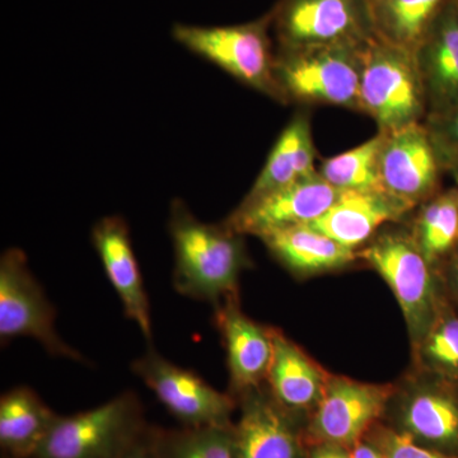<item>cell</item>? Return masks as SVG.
<instances>
[{
  "instance_id": "obj_1",
  "label": "cell",
  "mask_w": 458,
  "mask_h": 458,
  "mask_svg": "<svg viewBox=\"0 0 458 458\" xmlns=\"http://www.w3.org/2000/svg\"><path fill=\"white\" fill-rule=\"evenodd\" d=\"M168 231L174 243L177 293L212 303L240 295V278L251 267L245 240L221 225L199 221L180 199L171 203Z\"/></svg>"
},
{
  "instance_id": "obj_2",
  "label": "cell",
  "mask_w": 458,
  "mask_h": 458,
  "mask_svg": "<svg viewBox=\"0 0 458 458\" xmlns=\"http://www.w3.org/2000/svg\"><path fill=\"white\" fill-rule=\"evenodd\" d=\"M358 256L390 286L415 348L448 301L441 274L421 254L408 227L386 225Z\"/></svg>"
},
{
  "instance_id": "obj_3",
  "label": "cell",
  "mask_w": 458,
  "mask_h": 458,
  "mask_svg": "<svg viewBox=\"0 0 458 458\" xmlns=\"http://www.w3.org/2000/svg\"><path fill=\"white\" fill-rule=\"evenodd\" d=\"M364 45L279 47L274 71L283 104L324 105L360 113Z\"/></svg>"
},
{
  "instance_id": "obj_4",
  "label": "cell",
  "mask_w": 458,
  "mask_h": 458,
  "mask_svg": "<svg viewBox=\"0 0 458 458\" xmlns=\"http://www.w3.org/2000/svg\"><path fill=\"white\" fill-rule=\"evenodd\" d=\"M360 105L379 132L426 122V95L414 53L375 33L363 47Z\"/></svg>"
},
{
  "instance_id": "obj_5",
  "label": "cell",
  "mask_w": 458,
  "mask_h": 458,
  "mask_svg": "<svg viewBox=\"0 0 458 458\" xmlns=\"http://www.w3.org/2000/svg\"><path fill=\"white\" fill-rule=\"evenodd\" d=\"M149 427L140 396L125 391L86 411L57 415L33 458H123Z\"/></svg>"
},
{
  "instance_id": "obj_6",
  "label": "cell",
  "mask_w": 458,
  "mask_h": 458,
  "mask_svg": "<svg viewBox=\"0 0 458 458\" xmlns=\"http://www.w3.org/2000/svg\"><path fill=\"white\" fill-rule=\"evenodd\" d=\"M271 13L255 22L225 27L177 25L172 36L186 49L204 57L238 82L283 104L271 47Z\"/></svg>"
},
{
  "instance_id": "obj_7",
  "label": "cell",
  "mask_w": 458,
  "mask_h": 458,
  "mask_svg": "<svg viewBox=\"0 0 458 458\" xmlns=\"http://www.w3.org/2000/svg\"><path fill=\"white\" fill-rule=\"evenodd\" d=\"M56 311L30 270L25 252L8 249L0 259V340L2 345L31 337L50 355L87 363L80 352L62 339Z\"/></svg>"
},
{
  "instance_id": "obj_8",
  "label": "cell",
  "mask_w": 458,
  "mask_h": 458,
  "mask_svg": "<svg viewBox=\"0 0 458 458\" xmlns=\"http://www.w3.org/2000/svg\"><path fill=\"white\" fill-rule=\"evenodd\" d=\"M385 418L412 441L458 457V384L415 369L396 385Z\"/></svg>"
},
{
  "instance_id": "obj_9",
  "label": "cell",
  "mask_w": 458,
  "mask_h": 458,
  "mask_svg": "<svg viewBox=\"0 0 458 458\" xmlns=\"http://www.w3.org/2000/svg\"><path fill=\"white\" fill-rule=\"evenodd\" d=\"M131 370L153 391L157 399L181 426L189 428L232 427L237 400L221 393L192 370L165 358L153 343L131 364Z\"/></svg>"
},
{
  "instance_id": "obj_10",
  "label": "cell",
  "mask_w": 458,
  "mask_h": 458,
  "mask_svg": "<svg viewBox=\"0 0 458 458\" xmlns=\"http://www.w3.org/2000/svg\"><path fill=\"white\" fill-rule=\"evenodd\" d=\"M394 388L396 385L367 384L330 373L321 400L304 423L307 445L352 448L385 418Z\"/></svg>"
},
{
  "instance_id": "obj_11",
  "label": "cell",
  "mask_w": 458,
  "mask_h": 458,
  "mask_svg": "<svg viewBox=\"0 0 458 458\" xmlns=\"http://www.w3.org/2000/svg\"><path fill=\"white\" fill-rule=\"evenodd\" d=\"M271 25L279 47L361 45L375 35L367 0H283Z\"/></svg>"
},
{
  "instance_id": "obj_12",
  "label": "cell",
  "mask_w": 458,
  "mask_h": 458,
  "mask_svg": "<svg viewBox=\"0 0 458 458\" xmlns=\"http://www.w3.org/2000/svg\"><path fill=\"white\" fill-rule=\"evenodd\" d=\"M339 192L316 171L269 194L243 199L222 223L241 236L261 240L282 229L311 225L335 203Z\"/></svg>"
},
{
  "instance_id": "obj_13",
  "label": "cell",
  "mask_w": 458,
  "mask_h": 458,
  "mask_svg": "<svg viewBox=\"0 0 458 458\" xmlns=\"http://www.w3.org/2000/svg\"><path fill=\"white\" fill-rule=\"evenodd\" d=\"M379 174L385 191L414 208L443 190L447 174L426 123L384 132Z\"/></svg>"
},
{
  "instance_id": "obj_14",
  "label": "cell",
  "mask_w": 458,
  "mask_h": 458,
  "mask_svg": "<svg viewBox=\"0 0 458 458\" xmlns=\"http://www.w3.org/2000/svg\"><path fill=\"white\" fill-rule=\"evenodd\" d=\"M236 400L237 458H309L304 424L274 399L267 384Z\"/></svg>"
},
{
  "instance_id": "obj_15",
  "label": "cell",
  "mask_w": 458,
  "mask_h": 458,
  "mask_svg": "<svg viewBox=\"0 0 458 458\" xmlns=\"http://www.w3.org/2000/svg\"><path fill=\"white\" fill-rule=\"evenodd\" d=\"M229 370V394H240L267 384L274 352V327H262L241 309L240 295L214 306Z\"/></svg>"
},
{
  "instance_id": "obj_16",
  "label": "cell",
  "mask_w": 458,
  "mask_h": 458,
  "mask_svg": "<svg viewBox=\"0 0 458 458\" xmlns=\"http://www.w3.org/2000/svg\"><path fill=\"white\" fill-rule=\"evenodd\" d=\"M90 237L123 313L140 327L147 342L153 343L149 297L132 250L128 223L119 216H105L93 225Z\"/></svg>"
},
{
  "instance_id": "obj_17",
  "label": "cell",
  "mask_w": 458,
  "mask_h": 458,
  "mask_svg": "<svg viewBox=\"0 0 458 458\" xmlns=\"http://www.w3.org/2000/svg\"><path fill=\"white\" fill-rule=\"evenodd\" d=\"M414 209L385 190L340 191L335 203L311 225L343 246L360 251L382 228L403 223Z\"/></svg>"
},
{
  "instance_id": "obj_18",
  "label": "cell",
  "mask_w": 458,
  "mask_h": 458,
  "mask_svg": "<svg viewBox=\"0 0 458 458\" xmlns=\"http://www.w3.org/2000/svg\"><path fill=\"white\" fill-rule=\"evenodd\" d=\"M428 114L458 106V14L448 0L414 50ZM427 114V116H428Z\"/></svg>"
},
{
  "instance_id": "obj_19",
  "label": "cell",
  "mask_w": 458,
  "mask_h": 458,
  "mask_svg": "<svg viewBox=\"0 0 458 458\" xmlns=\"http://www.w3.org/2000/svg\"><path fill=\"white\" fill-rule=\"evenodd\" d=\"M330 373L297 345L274 328V352L267 386L274 399L289 412L304 420L318 406Z\"/></svg>"
},
{
  "instance_id": "obj_20",
  "label": "cell",
  "mask_w": 458,
  "mask_h": 458,
  "mask_svg": "<svg viewBox=\"0 0 458 458\" xmlns=\"http://www.w3.org/2000/svg\"><path fill=\"white\" fill-rule=\"evenodd\" d=\"M271 255L298 278L334 273L351 267L360 259L312 225H297L261 238Z\"/></svg>"
},
{
  "instance_id": "obj_21",
  "label": "cell",
  "mask_w": 458,
  "mask_h": 458,
  "mask_svg": "<svg viewBox=\"0 0 458 458\" xmlns=\"http://www.w3.org/2000/svg\"><path fill=\"white\" fill-rule=\"evenodd\" d=\"M315 161L311 114L300 110L280 132L245 199L262 197L315 174L318 171Z\"/></svg>"
},
{
  "instance_id": "obj_22",
  "label": "cell",
  "mask_w": 458,
  "mask_h": 458,
  "mask_svg": "<svg viewBox=\"0 0 458 458\" xmlns=\"http://www.w3.org/2000/svg\"><path fill=\"white\" fill-rule=\"evenodd\" d=\"M57 415L27 386H18L2 394L0 447L4 458H33Z\"/></svg>"
},
{
  "instance_id": "obj_23",
  "label": "cell",
  "mask_w": 458,
  "mask_h": 458,
  "mask_svg": "<svg viewBox=\"0 0 458 458\" xmlns=\"http://www.w3.org/2000/svg\"><path fill=\"white\" fill-rule=\"evenodd\" d=\"M409 231L424 258L441 271L458 246L457 188L443 189L415 208Z\"/></svg>"
},
{
  "instance_id": "obj_24",
  "label": "cell",
  "mask_w": 458,
  "mask_h": 458,
  "mask_svg": "<svg viewBox=\"0 0 458 458\" xmlns=\"http://www.w3.org/2000/svg\"><path fill=\"white\" fill-rule=\"evenodd\" d=\"M448 0H377L369 5L373 30L382 40L412 51Z\"/></svg>"
},
{
  "instance_id": "obj_25",
  "label": "cell",
  "mask_w": 458,
  "mask_h": 458,
  "mask_svg": "<svg viewBox=\"0 0 458 458\" xmlns=\"http://www.w3.org/2000/svg\"><path fill=\"white\" fill-rule=\"evenodd\" d=\"M157 458H237L236 434L232 427H150Z\"/></svg>"
},
{
  "instance_id": "obj_26",
  "label": "cell",
  "mask_w": 458,
  "mask_h": 458,
  "mask_svg": "<svg viewBox=\"0 0 458 458\" xmlns=\"http://www.w3.org/2000/svg\"><path fill=\"white\" fill-rule=\"evenodd\" d=\"M384 132L346 152L324 159L318 168L322 179L339 191L384 190L379 174V153Z\"/></svg>"
},
{
  "instance_id": "obj_27",
  "label": "cell",
  "mask_w": 458,
  "mask_h": 458,
  "mask_svg": "<svg viewBox=\"0 0 458 458\" xmlns=\"http://www.w3.org/2000/svg\"><path fill=\"white\" fill-rule=\"evenodd\" d=\"M412 352L415 369L458 384V307L450 300Z\"/></svg>"
},
{
  "instance_id": "obj_28",
  "label": "cell",
  "mask_w": 458,
  "mask_h": 458,
  "mask_svg": "<svg viewBox=\"0 0 458 458\" xmlns=\"http://www.w3.org/2000/svg\"><path fill=\"white\" fill-rule=\"evenodd\" d=\"M424 123L436 144L445 174L458 186V106L445 113L428 114Z\"/></svg>"
},
{
  "instance_id": "obj_29",
  "label": "cell",
  "mask_w": 458,
  "mask_h": 458,
  "mask_svg": "<svg viewBox=\"0 0 458 458\" xmlns=\"http://www.w3.org/2000/svg\"><path fill=\"white\" fill-rule=\"evenodd\" d=\"M364 439L372 443L386 458H458L424 447L382 421L370 428Z\"/></svg>"
},
{
  "instance_id": "obj_30",
  "label": "cell",
  "mask_w": 458,
  "mask_h": 458,
  "mask_svg": "<svg viewBox=\"0 0 458 458\" xmlns=\"http://www.w3.org/2000/svg\"><path fill=\"white\" fill-rule=\"evenodd\" d=\"M439 274H441L443 285H445L448 300L454 306L458 307V246L447 262L443 265Z\"/></svg>"
},
{
  "instance_id": "obj_31",
  "label": "cell",
  "mask_w": 458,
  "mask_h": 458,
  "mask_svg": "<svg viewBox=\"0 0 458 458\" xmlns=\"http://www.w3.org/2000/svg\"><path fill=\"white\" fill-rule=\"evenodd\" d=\"M309 458H352L351 448L333 443L309 445Z\"/></svg>"
},
{
  "instance_id": "obj_32",
  "label": "cell",
  "mask_w": 458,
  "mask_h": 458,
  "mask_svg": "<svg viewBox=\"0 0 458 458\" xmlns=\"http://www.w3.org/2000/svg\"><path fill=\"white\" fill-rule=\"evenodd\" d=\"M123 458H157L155 450H153L152 441H150V427L146 436Z\"/></svg>"
},
{
  "instance_id": "obj_33",
  "label": "cell",
  "mask_w": 458,
  "mask_h": 458,
  "mask_svg": "<svg viewBox=\"0 0 458 458\" xmlns=\"http://www.w3.org/2000/svg\"><path fill=\"white\" fill-rule=\"evenodd\" d=\"M352 458H386L372 443L361 439L351 448Z\"/></svg>"
},
{
  "instance_id": "obj_34",
  "label": "cell",
  "mask_w": 458,
  "mask_h": 458,
  "mask_svg": "<svg viewBox=\"0 0 458 458\" xmlns=\"http://www.w3.org/2000/svg\"><path fill=\"white\" fill-rule=\"evenodd\" d=\"M452 2H454V8H456L457 14H458V0H452Z\"/></svg>"
},
{
  "instance_id": "obj_35",
  "label": "cell",
  "mask_w": 458,
  "mask_h": 458,
  "mask_svg": "<svg viewBox=\"0 0 458 458\" xmlns=\"http://www.w3.org/2000/svg\"><path fill=\"white\" fill-rule=\"evenodd\" d=\"M367 2H369V5H372L373 3L377 2V0H367Z\"/></svg>"
},
{
  "instance_id": "obj_36",
  "label": "cell",
  "mask_w": 458,
  "mask_h": 458,
  "mask_svg": "<svg viewBox=\"0 0 458 458\" xmlns=\"http://www.w3.org/2000/svg\"><path fill=\"white\" fill-rule=\"evenodd\" d=\"M456 188H457V197H458V186H456Z\"/></svg>"
},
{
  "instance_id": "obj_37",
  "label": "cell",
  "mask_w": 458,
  "mask_h": 458,
  "mask_svg": "<svg viewBox=\"0 0 458 458\" xmlns=\"http://www.w3.org/2000/svg\"><path fill=\"white\" fill-rule=\"evenodd\" d=\"M3 458H4V457H3Z\"/></svg>"
}]
</instances>
